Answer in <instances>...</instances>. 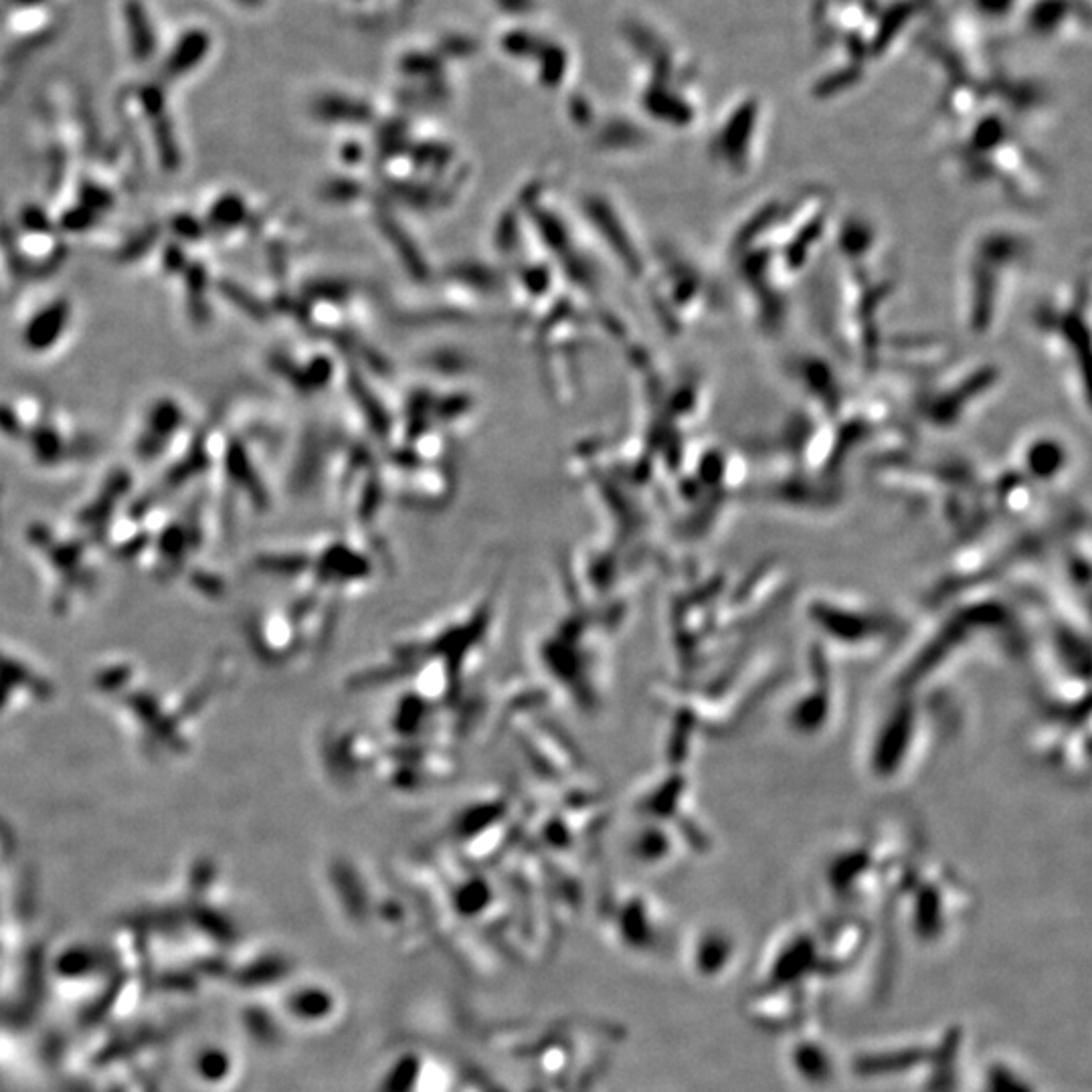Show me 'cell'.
Wrapping results in <instances>:
<instances>
[{
	"instance_id": "6da1fadb",
	"label": "cell",
	"mask_w": 1092,
	"mask_h": 1092,
	"mask_svg": "<svg viewBox=\"0 0 1092 1092\" xmlns=\"http://www.w3.org/2000/svg\"><path fill=\"white\" fill-rule=\"evenodd\" d=\"M1034 243L1016 225H986L967 241L959 264V318L973 338L991 336L1026 278Z\"/></svg>"
},
{
	"instance_id": "7a4b0ae2",
	"label": "cell",
	"mask_w": 1092,
	"mask_h": 1092,
	"mask_svg": "<svg viewBox=\"0 0 1092 1092\" xmlns=\"http://www.w3.org/2000/svg\"><path fill=\"white\" fill-rule=\"evenodd\" d=\"M1088 284L1083 278L1076 286L1058 291L1042 302L1034 312V330L1040 336L1048 357L1060 368L1081 415L1088 419Z\"/></svg>"
},
{
	"instance_id": "3957f363",
	"label": "cell",
	"mask_w": 1092,
	"mask_h": 1092,
	"mask_svg": "<svg viewBox=\"0 0 1092 1092\" xmlns=\"http://www.w3.org/2000/svg\"><path fill=\"white\" fill-rule=\"evenodd\" d=\"M1024 445L1026 448L1022 452V459L1026 461L1029 473L1038 475L1042 480H1058V475H1063L1066 466V452L1063 448V441L1050 435H1042L1032 437Z\"/></svg>"
},
{
	"instance_id": "277c9868",
	"label": "cell",
	"mask_w": 1092,
	"mask_h": 1092,
	"mask_svg": "<svg viewBox=\"0 0 1092 1092\" xmlns=\"http://www.w3.org/2000/svg\"><path fill=\"white\" fill-rule=\"evenodd\" d=\"M69 318V305L65 302H55L30 322L25 332V342L30 350L49 348L64 332Z\"/></svg>"
},
{
	"instance_id": "5b68a950",
	"label": "cell",
	"mask_w": 1092,
	"mask_h": 1092,
	"mask_svg": "<svg viewBox=\"0 0 1092 1092\" xmlns=\"http://www.w3.org/2000/svg\"><path fill=\"white\" fill-rule=\"evenodd\" d=\"M180 417V411L176 409L175 403H168L162 401L157 405V409L152 411L150 415V423H148V435L142 439V448L148 453L158 452V437H166L168 434L173 432V427L176 425Z\"/></svg>"
}]
</instances>
